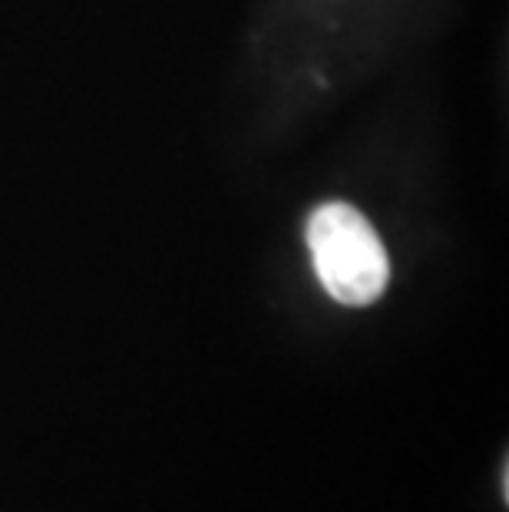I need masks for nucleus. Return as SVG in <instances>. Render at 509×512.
Here are the masks:
<instances>
[{"instance_id": "f257e3e1", "label": "nucleus", "mask_w": 509, "mask_h": 512, "mask_svg": "<svg viewBox=\"0 0 509 512\" xmlns=\"http://www.w3.org/2000/svg\"><path fill=\"white\" fill-rule=\"evenodd\" d=\"M308 248L314 271L334 301L364 308L384 294L391 261L374 225L354 205H321L308 219Z\"/></svg>"}]
</instances>
